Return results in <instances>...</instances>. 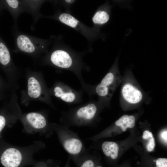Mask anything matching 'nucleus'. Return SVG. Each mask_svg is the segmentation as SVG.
<instances>
[{
    "label": "nucleus",
    "mask_w": 167,
    "mask_h": 167,
    "mask_svg": "<svg viewBox=\"0 0 167 167\" xmlns=\"http://www.w3.org/2000/svg\"><path fill=\"white\" fill-rule=\"evenodd\" d=\"M41 87L39 82L33 77L30 78L28 80V92L31 97L37 98L41 93Z\"/></svg>",
    "instance_id": "10"
},
{
    "label": "nucleus",
    "mask_w": 167,
    "mask_h": 167,
    "mask_svg": "<svg viewBox=\"0 0 167 167\" xmlns=\"http://www.w3.org/2000/svg\"><path fill=\"white\" fill-rule=\"evenodd\" d=\"M167 131L164 132L161 135V136L163 139L167 140Z\"/></svg>",
    "instance_id": "23"
},
{
    "label": "nucleus",
    "mask_w": 167,
    "mask_h": 167,
    "mask_svg": "<svg viewBox=\"0 0 167 167\" xmlns=\"http://www.w3.org/2000/svg\"><path fill=\"white\" fill-rule=\"evenodd\" d=\"M156 167H167V159L160 158L156 161Z\"/></svg>",
    "instance_id": "17"
},
{
    "label": "nucleus",
    "mask_w": 167,
    "mask_h": 167,
    "mask_svg": "<svg viewBox=\"0 0 167 167\" xmlns=\"http://www.w3.org/2000/svg\"><path fill=\"white\" fill-rule=\"evenodd\" d=\"M129 116V115H123L115 122V125L117 126H120L123 131H126L128 128Z\"/></svg>",
    "instance_id": "16"
},
{
    "label": "nucleus",
    "mask_w": 167,
    "mask_h": 167,
    "mask_svg": "<svg viewBox=\"0 0 167 167\" xmlns=\"http://www.w3.org/2000/svg\"><path fill=\"white\" fill-rule=\"evenodd\" d=\"M95 167H102L101 166V165H97V164L95 166Z\"/></svg>",
    "instance_id": "26"
},
{
    "label": "nucleus",
    "mask_w": 167,
    "mask_h": 167,
    "mask_svg": "<svg viewBox=\"0 0 167 167\" xmlns=\"http://www.w3.org/2000/svg\"><path fill=\"white\" fill-rule=\"evenodd\" d=\"M54 91L55 96L66 103H73L77 99L76 93L66 85L57 86Z\"/></svg>",
    "instance_id": "7"
},
{
    "label": "nucleus",
    "mask_w": 167,
    "mask_h": 167,
    "mask_svg": "<svg viewBox=\"0 0 167 167\" xmlns=\"http://www.w3.org/2000/svg\"><path fill=\"white\" fill-rule=\"evenodd\" d=\"M65 1L66 2L68 3H72L74 2V0H65Z\"/></svg>",
    "instance_id": "25"
},
{
    "label": "nucleus",
    "mask_w": 167,
    "mask_h": 167,
    "mask_svg": "<svg viewBox=\"0 0 167 167\" xmlns=\"http://www.w3.org/2000/svg\"><path fill=\"white\" fill-rule=\"evenodd\" d=\"M22 156L20 151L13 148L6 150L2 154L1 161L5 167H18L21 161Z\"/></svg>",
    "instance_id": "4"
},
{
    "label": "nucleus",
    "mask_w": 167,
    "mask_h": 167,
    "mask_svg": "<svg viewBox=\"0 0 167 167\" xmlns=\"http://www.w3.org/2000/svg\"><path fill=\"white\" fill-rule=\"evenodd\" d=\"M17 43L19 49L24 52L31 53L35 50L34 45L26 36L24 35L19 36L17 39Z\"/></svg>",
    "instance_id": "11"
},
{
    "label": "nucleus",
    "mask_w": 167,
    "mask_h": 167,
    "mask_svg": "<svg viewBox=\"0 0 167 167\" xmlns=\"http://www.w3.org/2000/svg\"><path fill=\"white\" fill-rule=\"evenodd\" d=\"M135 119L134 116H129L127 127L129 128H133L135 125Z\"/></svg>",
    "instance_id": "19"
},
{
    "label": "nucleus",
    "mask_w": 167,
    "mask_h": 167,
    "mask_svg": "<svg viewBox=\"0 0 167 167\" xmlns=\"http://www.w3.org/2000/svg\"><path fill=\"white\" fill-rule=\"evenodd\" d=\"M26 118L28 122L36 128H44L46 125V121L45 117L39 113H29L27 115Z\"/></svg>",
    "instance_id": "8"
},
{
    "label": "nucleus",
    "mask_w": 167,
    "mask_h": 167,
    "mask_svg": "<svg viewBox=\"0 0 167 167\" xmlns=\"http://www.w3.org/2000/svg\"><path fill=\"white\" fill-rule=\"evenodd\" d=\"M104 154L107 157H109L113 160L116 159L118 155L119 147L115 142L105 141L101 145Z\"/></svg>",
    "instance_id": "9"
},
{
    "label": "nucleus",
    "mask_w": 167,
    "mask_h": 167,
    "mask_svg": "<svg viewBox=\"0 0 167 167\" xmlns=\"http://www.w3.org/2000/svg\"><path fill=\"white\" fill-rule=\"evenodd\" d=\"M153 137L152 134L148 130L145 131L143 133V138L144 139H148L149 138Z\"/></svg>",
    "instance_id": "21"
},
{
    "label": "nucleus",
    "mask_w": 167,
    "mask_h": 167,
    "mask_svg": "<svg viewBox=\"0 0 167 167\" xmlns=\"http://www.w3.org/2000/svg\"><path fill=\"white\" fill-rule=\"evenodd\" d=\"M6 1L8 5L12 8H16L18 6L19 2L17 0H7Z\"/></svg>",
    "instance_id": "20"
},
{
    "label": "nucleus",
    "mask_w": 167,
    "mask_h": 167,
    "mask_svg": "<svg viewBox=\"0 0 167 167\" xmlns=\"http://www.w3.org/2000/svg\"><path fill=\"white\" fill-rule=\"evenodd\" d=\"M150 138L147 145V149L148 152H151L153 150L155 145V143L153 137Z\"/></svg>",
    "instance_id": "18"
},
{
    "label": "nucleus",
    "mask_w": 167,
    "mask_h": 167,
    "mask_svg": "<svg viewBox=\"0 0 167 167\" xmlns=\"http://www.w3.org/2000/svg\"><path fill=\"white\" fill-rule=\"evenodd\" d=\"M6 124V120L5 118L0 115V132L4 127Z\"/></svg>",
    "instance_id": "22"
},
{
    "label": "nucleus",
    "mask_w": 167,
    "mask_h": 167,
    "mask_svg": "<svg viewBox=\"0 0 167 167\" xmlns=\"http://www.w3.org/2000/svg\"><path fill=\"white\" fill-rule=\"evenodd\" d=\"M63 146L69 154V157L76 164L85 155L83 153L84 148L79 136L68 128H65L62 135Z\"/></svg>",
    "instance_id": "1"
},
{
    "label": "nucleus",
    "mask_w": 167,
    "mask_h": 167,
    "mask_svg": "<svg viewBox=\"0 0 167 167\" xmlns=\"http://www.w3.org/2000/svg\"><path fill=\"white\" fill-rule=\"evenodd\" d=\"M109 19V16L104 11H100L96 12L92 18L93 23L95 24H103L106 23Z\"/></svg>",
    "instance_id": "13"
},
{
    "label": "nucleus",
    "mask_w": 167,
    "mask_h": 167,
    "mask_svg": "<svg viewBox=\"0 0 167 167\" xmlns=\"http://www.w3.org/2000/svg\"><path fill=\"white\" fill-rule=\"evenodd\" d=\"M97 163L92 156L84 155L77 164V167H95Z\"/></svg>",
    "instance_id": "15"
},
{
    "label": "nucleus",
    "mask_w": 167,
    "mask_h": 167,
    "mask_svg": "<svg viewBox=\"0 0 167 167\" xmlns=\"http://www.w3.org/2000/svg\"><path fill=\"white\" fill-rule=\"evenodd\" d=\"M59 20L62 23L73 28H75L79 21L71 15L66 13L61 14L59 17Z\"/></svg>",
    "instance_id": "12"
},
{
    "label": "nucleus",
    "mask_w": 167,
    "mask_h": 167,
    "mask_svg": "<svg viewBox=\"0 0 167 167\" xmlns=\"http://www.w3.org/2000/svg\"><path fill=\"white\" fill-rule=\"evenodd\" d=\"M121 81L119 75L108 72L96 87L95 91L99 96L108 98L111 96Z\"/></svg>",
    "instance_id": "3"
},
{
    "label": "nucleus",
    "mask_w": 167,
    "mask_h": 167,
    "mask_svg": "<svg viewBox=\"0 0 167 167\" xmlns=\"http://www.w3.org/2000/svg\"><path fill=\"white\" fill-rule=\"evenodd\" d=\"M97 111V107L93 103L82 106L77 109L73 113L72 123L76 126H82L91 123Z\"/></svg>",
    "instance_id": "2"
},
{
    "label": "nucleus",
    "mask_w": 167,
    "mask_h": 167,
    "mask_svg": "<svg viewBox=\"0 0 167 167\" xmlns=\"http://www.w3.org/2000/svg\"><path fill=\"white\" fill-rule=\"evenodd\" d=\"M50 60L55 65L62 68H70L73 63L72 58L69 54L61 50L54 51L51 55Z\"/></svg>",
    "instance_id": "6"
},
{
    "label": "nucleus",
    "mask_w": 167,
    "mask_h": 167,
    "mask_svg": "<svg viewBox=\"0 0 167 167\" xmlns=\"http://www.w3.org/2000/svg\"><path fill=\"white\" fill-rule=\"evenodd\" d=\"M121 93L124 99L131 104L139 102L143 98L142 92L132 84L127 83L122 86Z\"/></svg>",
    "instance_id": "5"
},
{
    "label": "nucleus",
    "mask_w": 167,
    "mask_h": 167,
    "mask_svg": "<svg viewBox=\"0 0 167 167\" xmlns=\"http://www.w3.org/2000/svg\"><path fill=\"white\" fill-rule=\"evenodd\" d=\"M70 158L69 157V158L68 159V160L66 164L65 165L64 167H70Z\"/></svg>",
    "instance_id": "24"
},
{
    "label": "nucleus",
    "mask_w": 167,
    "mask_h": 167,
    "mask_svg": "<svg viewBox=\"0 0 167 167\" xmlns=\"http://www.w3.org/2000/svg\"><path fill=\"white\" fill-rule=\"evenodd\" d=\"M10 59V55L7 48L3 43H0V62L3 65H6L9 62Z\"/></svg>",
    "instance_id": "14"
}]
</instances>
